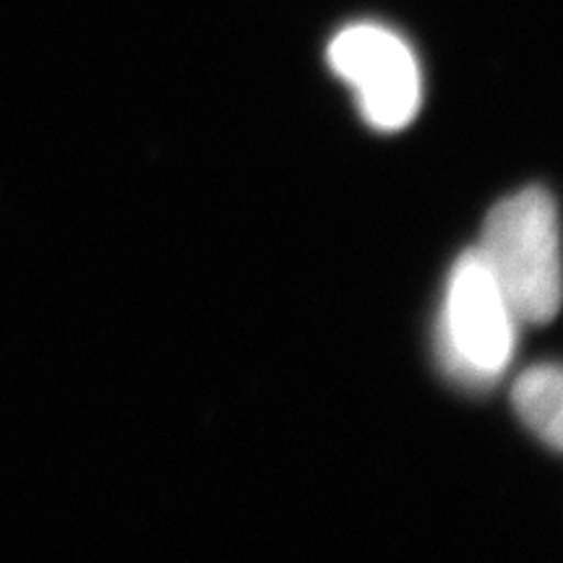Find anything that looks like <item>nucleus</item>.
Wrapping results in <instances>:
<instances>
[{
  "label": "nucleus",
  "instance_id": "nucleus-4",
  "mask_svg": "<svg viewBox=\"0 0 563 563\" xmlns=\"http://www.w3.org/2000/svg\"><path fill=\"white\" fill-rule=\"evenodd\" d=\"M511 402L519 418L540 441L559 452L563 439V382L555 365H534L517 378Z\"/></svg>",
  "mask_w": 563,
  "mask_h": 563
},
{
  "label": "nucleus",
  "instance_id": "nucleus-1",
  "mask_svg": "<svg viewBox=\"0 0 563 563\" xmlns=\"http://www.w3.org/2000/svg\"><path fill=\"white\" fill-rule=\"evenodd\" d=\"M475 251L522 327L553 321L561 306V251L548 191L525 188L496 203Z\"/></svg>",
  "mask_w": 563,
  "mask_h": 563
},
{
  "label": "nucleus",
  "instance_id": "nucleus-2",
  "mask_svg": "<svg viewBox=\"0 0 563 563\" xmlns=\"http://www.w3.org/2000/svg\"><path fill=\"white\" fill-rule=\"evenodd\" d=\"M519 327L522 323L485 269L481 253H464L449 274L435 323L441 371L462 389H490L509 368Z\"/></svg>",
  "mask_w": 563,
  "mask_h": 563
},
{
  "label": "nucleus",
  "instance_id": "nucleus-3",
  "mask_svg": "<svg viewBox=\"0 0 563 563\" xmlns=\"http://www.w3.org/2000/svg\"><path fill=\"white\" fill-rule=\"evenodd\" d=\"M329 66L355 89L363 118L373 129L399 131L418 115V58L394 32L376 24L347 26L329 45Z\"/></svg>",
  "mask_w": 563,
  "mask_h": 563
}]
</instances>
